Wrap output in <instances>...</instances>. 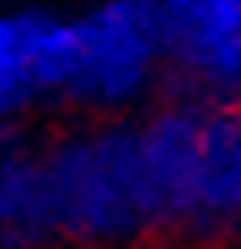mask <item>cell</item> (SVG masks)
Returning <instances> with one entry per match:
<instances>
[{
  "mask_svg": "<svg viewBox=\"0 0 241 249\" xmlns=\"http://www.w3.org/2000/svg\"><path fill=\"white\" fill-rule=\"evenodd\" d=\"M76 42L80 59L68 102L85 110H123L140 102L165 68L161 0H102L76 17Z\"/></svg>",
  "mask_w": 241,
  "mask_h": 249,
  "instance_id": "obj_1",
  "label": "cell"
},
{
  "mask_svg": "<svg viewBox=\"0 0 241 249\" xmlns=\"http://www.w3.org/2000/svg\"><path fill=\"white\" fill-rule=\"evenodd\" d=\"M165 68L203 97L241 93V0H161Z\"/></svg>",
  "mask_w": 241,
  "mask_h": 249,
  "instance_id": "obj_3",
  "label": "cell"
},
{
  "mask_svg": "<svg viewBox=\"0 0 241 249\" xmlns=\"http://www.w3.org/2000/svg\"><path fill=\"white\" fill-rule=\"evenodd\" d=\"M76 21L47 9H21L0 21V106L4 114H30L38 106L68 102L76 80Z\"/></svg>",
  "mask_w": 241,
  "mask_h": 249,
  "instance_id": "obj_2",
  "label": "cell"
}]
</instances>
